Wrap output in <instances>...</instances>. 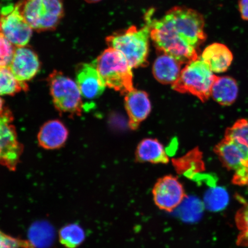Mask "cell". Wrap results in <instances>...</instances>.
<instances>
[{
  "instance_id": "4",
  "label": "cell",
  "mask_w": 248,
  "mask_h": 248,
  "mask_svg": "<svg viewBox=\"0 0 248 248\" xmlns=\"http://www.w3.org/2000/svg\"><path fill=\"white\" fill-rule=\"evenodd\" d=\"M17 4L25 20L38 32L55 30L63 17V0H23Z\"/></svg>"
},
{
  "instance_id": "2",
  "label": "cell",
  "mask_w": 248,
  "mask_h": 248,
  "mask_svg": "<svg viewBox=\"0 0 248 248\" xmlns=\"http://www.w3.org/2000/svg\"><path fill=\"white\" fill-rule=\"evenodd\" d=\"M108 88L126 95L135 89L132 67L119 51L108 47L92 63Z\"/></svg>"
},
{
  "instance_id": "8",
  "label": "cell",
  "mask_w": 248,
  "mask_h": 248,
  "mask_svg": "<svg viewBox=\"0 0 248 248\" xmlns=\"http://www.w3.org/2000/svg\"><path fill=\"white\" fill-rule=\"evenodd\" d=\"M11 111L5 110L0 114V164L11 170L16 169L23 152L17 140L16 132L12 124Z\"/></svg>"
},
{
  "instance_id": "15",
  "label": "cell",
  "mask_w": 248,
  "mask_h": 248,
  "mask_svg": "<svg viewBox=\"0 0 248 248\" xmlns=\"http://www.w3.org/2000/svg\"><path fill=\"white\" fill-rule=\"evenodd\" d=\"M201 60L208 65L213 73H221L225 72L230 67L233 55L227 46L215 43L204 49Z\"/></svg>"
},
{
  "instance_id": "21",
  "label": "cell",
  "mask_w": 248,
  "mask_h": 248,
  "mask_svg": "<svg viewBox=\"0 0 248 248\" xmlns=\"http://www.w3.org/2000/svg\"><path fill=\"white\" fill-rule=\"evenodd\" d=\"M60 243L66 248H77L85 240V232L83 228L77 224L63 226L59 232Z\"/></svg>"
},
{
  "instance_id": "20",
  "label": "cell",
  "mask_w": 248,
  "mask_h": 248,
  "mask_svg": "<svg viewBox=\"0 0 248 248\" xmlns=\"http://www.w3.org/2000/svg\"><path fill=\"white\" fill-rule=\"evenodd\" d=\"M238 88L237 82L230 77H216L211 91V95L223 106L232 105L237 98Z\"/></svg>"
},
{
  "instance_id": "5",
  "label": "cell",
  "mask_w": 248,
  "mask_h": 248,
  "mask_svg": "<svg viewBox=\"0 0 248 248\" xmlns=\"http://www.w3.org/2000/svg\"><path fill=\"white\" fill-rule=\"evenodd\" d=\"M201 59L190 62L181 71L178 79L172 85L174 91L190 93L202 102L208 100L217 76Z\"/></svg>"
},
{
  "instance_id": "7",
  "label": "cell",
  "mask_w": 248,
  "mask_h": 248,
  "mask_svg": "<svg viewBox=\"0 0 248 248\" xmlns=\"http://www.w3.org/2000/svg\"><path fill=\"white\" fill-rule=\"evenodd\" d=\"M47 81L56 108L70 115H80L82 95L76 82L57 70L49 74Z\"/></svg>"
},
{
  "instance_id": "3",
  "label": "cell",
  "mask_w": 248,
  "mask_h": 248,
  "mask_svg": "<svg viewBox=\"0 0 248 248\" xmlns=\"http://www.w3.org/2000/svg\"><path fill=\"white\" fill-rule=\"evenodd\" d=\"M150 37L157 51L170 56L182 64L199 59L197 49L178 35L164 16L159 20H151Z\"/></svg>"
},
{
  "instance_id": "10",
  "label": "cell",
  "mask_w": 248,
  "mask_h": 248,
  "mask_svg": "<svg viewBox=\"0 0 248 248\" xmlns=\"http://www.w3.org/2000/svg\"><path fill=\"white\" fill-rule=\"evenodd\" d=\"M155 204L160 210L171 212L182 203L186 195L177 178L167 175L157 180L153 190Z\"/></svg>"
},
{
  "instance_id": "31",
  "label": "cell",
  "mask_w": 248,
  "mask_h": 248,
  "mask_svg": "<svg viewBox=\"0 0 248 248\" xmlns=\"http://www.w3.org/2000/svg\"><path fill=\"white\" fill-rule=\"evenodd\" d=\"M238 8L242 18L248 21V0H240Z\"/></svg>"
},
{
  "instance_id": "1",
  "label": "cell",
  "mask_w": 248,
  "mask_h": 248,
  "mask_svg": "<svg viewBox=\"0 0 248 248\" xmlns=\"http://www.w3.org/2000/svg\"><path fill=\"white\" fill-rule=\"evenodd\" d=\"M147 18L146 26L140 29L132 26L106 38L108 47L121 52L132 68L144 67L148 64L151 17L147 16Z\"/></svg>"
},
{
  "instance_id": "17",
  "label": "cell",
  "mask_w": 248,
  "mask_h": 248,
  "mask_svg": "<svg viewBox=\"0 0 248 248\" xmlns=\"http://www.w3.org/2000/svg\"><path fill=\"white\" fill-rule=\"evenodd\" d=\"M160 54L153 65L154 76L163 84L172 85L178 79L182 64L169 55L162 52Z\"/></svg>"
},
{
  "instance_id": "19",
  "label": "cell",
  "mask_w": 248,
  "mask_h": 248,
  "mask_svg": "<svg viewBox=\"0 0 248 248\" xmlns=\"http://www.w3.org/2000/svg\"><path fill=\"white\" fill-rule=\"evenodd\" d=\"M172 162L176 172L189 179H193L205 170L202 153L198 148L188 152L184 156L172 159Z\"/></svg>"
},
{
  "instance_id": "14",
  "label": "cell",
  "mask_w": 248,
  "mask_h": 248,
  "mask_svg": "<svg viewBox=\"0 0 248 248\" xmlns=\"http://www.w3.org/2000/svg\"><path fill=\"white\" fill-rule=\"evenodd\" d=\"M125 108L129 117V128L136 130L147 119L151 111V104L146 92L133 90L125 95Z\"/></svg>"
},
{
  "instance_id": "9",
  "label": "cell",
  "mask_w": 248,
  "mask_h": 248,
  "mask_svg": "<svg viewBox=\"0 0 248 248\" xmlns=\"http://www.w3.org/2000/svg\"><path fill=\"white\" fill-rule=\"evenodd\" d=\"M32 31L21 14L17 4L6 6L0 11V33L16 46H27Z\"/></svg>"
},
{
  "instance_id": "18",
  "label": "cell",
  "mask_w": 248,
  "mask_h": 248,
  "mask_svg": "<svg viewBox=\"0 0 248 248\" xmlns=\"http://www.w3.org/2000/svg\"><path fill=\"white\" fill-rule=\"evenodd\" d=\"M136 159L139 162L154 164L169 162L163 145L154 139H145L140 142L136 151Z\"/></svg>"
},
{
  "instance_id": "24",
  "label": "cell",
  "mask_w": 248,
  "mask_h": 248,
  "mask_svg": "<svg viewBox=\"0 0 248 248\" xmlns=\"http://www.w3.org/2000/svg\"><path fill=\"white\" fill-rule=\"evenodd\" d=\"M50 226L40 223L34 225L30 229L29 240L34 247H46L50 244L52 240V233Z\"/></svg>"
},
{
  "instance_id": "6",
  "label": "cell",
  "mask_w": 248,
  "mask_h": 248,
  "mask_svg": "<svg viewBox=\"0 0 248 248\" xmlns=\"http://www.w3.org/2000/svg\"><path fill=\"white\" fill-rule=\"evenodd\" d=\"M164 16L178 35L193 47L198 49L205 41L204 18L198 11L185 7H175Z\"/></svg>"
},
{
  "instance_id": "28",
  "label": "cell",
  "mask_w": 248,
  "mask_h": 248,
  "mask_svg": "<svg viewBox=\"0 0 248 248\" xmlns=\"http://www.w3.org/2000/svg\"><path fill=\"white\" fill-rule=\"evenodd\" d=\"M16 46L0 33V68L9 67Z\"/></svg>"
},
{
  "instance_id": "22",
  "label": "cell",
  "mask_w": 248,
  "mask_h": 248,
  "mask_svg": "<svg viewBox=\"0 0 248 248\" xmlns=\"http://www.w3.org/2000/svg\"><path fill=\"white\" fill-rule=\"evenodd\" d=\"M229 197L225 188L216 187L207 191L203 198L204 207L211 212H219L228 205Z\"/></svg>"
},
{
  "instance_id": "29",
  "label": "cell",
  "mask_w": 248,
  "mask_h": 248,
  "mask_svg": "<svg viewBox=\"0 0 248 248\" xmlns=\"http://www.w3.org/2000/svg\"><path fill=\"white\" fill-rule=\"evenodd\" d=\"M0 248H35L29 240L11 236L0 230Z\"/></svg>"
},
{
  "instance_id": "33",
  "label": "cell",
  "mask_w": 248,
  "mask_h": 248,
  "mask_svg": "<svg viewBox=\"0 0 248 248\" xmlns=\"http://www.w3.org/2000/svg\"><path fill=\"white\" fill-rule=\"evenodd\" d=\"M85 1L89 3H96L100 1L101 0H85Z\"/></svg>"
},
{
  "instance_id": "13",
  "label": "cell",
  "mask_w": 248,
  "mask_h": 248,
  "mask_svg": "<svg viewBox=\"0 0 248 248\" xmlns=\"http://www.w3.org/2000/svg\"><path fill=\"white\" fill-rule=\"evenodd\" d=\"M214 151L226 169L237 170L248 161V147L231 138L225 137Z\"/></svg>"
},
{
  "instance_id": "16",
  "label": "cell",
  "mask_w": 248,
  "mask_h": 248,
  "mask_svg": "<svg viewBox=\"0 0 248 248\" xmlns=\"http://www.w3.org/2000/svg\"><path fill=\"white\" fill-rule=\"evenodd\" d=\"M69 132L60 121H49L42 126L38 135L40 146L46 150H55L63 146L66 142Z\"/></svg>"
},
{
  "instance_id": "23",
  "label": "cell",
  "mask_w": 248,
  "mask_h": 248,
  "mask_svg": "<svg viewBox=\"0 0 248 248\" xmlns=\"http://www.w3.org/2000/svg\"><path fill=\"white\" fill-rule=\"evenodd\" d=\"M27 87L16 78L10 68H0V95H14Z\"/></svg>"
},
{
  "instance_id": "12",
  "label": "cell",
  "mask_w": 248,
  "mask_h": 248,
  "mask_svg": "<svg viewBox=\"0 0 248 248\" xmlns=\"http://www.w3.org/2000/svg\"><path fill=\"white\" fill-rule=\"evenodd\" d=\"M76 83L82 97L92 100L105 91V81L92 64L82 63L76 69Z\"/></svg>"
},
{
  "instance_id": "27",
  "label": "cell",
  "mask_w": 248,
  "mask_h": 248,
  "mask_svg": "<svg viewBox=\"0 0 248 248\" xmlns=\"http://www.w3.org/2000/svg\"><path fill=\"white\" fill-rule=\"evenodd\" d=\"M225 137L231 138L248 147V121L240 119L226 129Z\"/></svg>"
},
{
  "instance_id": "26",
  "label": "cell",
  "mask_w": 248,
  "mask_h": 248,
  "mask_svg": "<svg viewBox=\"0 0 248 248\" xmlns=\"http://www.w3.org/2000/svg\"><path fill=\"white\" fill-rule=\"evenodd\" d=\"M235 221L240 231L237 244L241 247H248V204H245L238 211Z\"/></svg>"
},
{
  "instance_id": "25",
  "label": "cell",
  "mask_w": 248,
  "mask_h": 248,
  "mask_svg": "<svg viewBox=\"0 0 248 248\" xmlns=\"http://www.w3.org/2000/svg\"><path fill=\"white\" fill-rule=\"evenodd\" d=\"M185 203L181 204L182 218L185 221L194 222L199 219L204 209L203 202L195 198L184 200Z\"/></svg>"
},
{
  "instance_id": "32",
  "label": "cell",
  "mask_w": 248,
  "mask_h": 248,
  "mask_svg": "<svg viewBox=\"0 0 248 248\" xmlns=\"http://www.w3.org/2000/svg\"><path fill=\"white\" fill-rule=\"evenodd\" d=\"M4 102L0 98V114H1L5 109L4 108Z\"/></svg>"
},
{
  "instance_id": "30",
  "label": "cell",
  "mask_w": 248,
  "mask_h": 248,
  "mask_svg": "<svg viewBox=\"0 0 248 248\" xmlns=\"http://www.w3.org/2000/svg\"><path fill=\"white\" fill-rule=\"evenodd\" d=\"M232 183L240 186H247L248 187V161L245 163L239 169L235 170L232 178Z\"/></svg>"
},
{
  "instance_id": "11",
  "label": "cell",
  "mask_w": 248,
  "mask_h": 248,
  "mask_svg": "<svg viewBox=\"0 0 248 248\" xmlns=\"http://www.w3.org/2000/svg\"><path fill=\"white\" fill-rule=\"evenodd\" d=\"M9 68L18 81L27 85L38 73L40 62L32 48L26 46H16Z\"/></svg>"
}]
</instances>
